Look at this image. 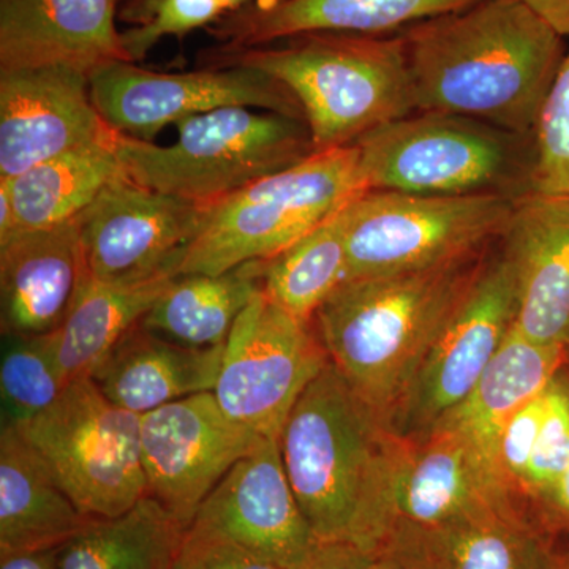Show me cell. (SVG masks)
I'll use <instances>...</instances> for the list:
<instances>
[{
  "mask_svg": "<svg viewBox=\"0 0 569 569\" xmlns=\"http://www.w3.org/2000/svg\"><path fill=\"white\" fill-rule=\"evenodd\" d=\"M415 110L533 137L567 37L519 0H481L399 32Z\"/></svg>",
  "mask_w": 569,
  "mask_h": 569,
  "instance_id": "obj_1",
  "label": "cell"
},
{
  "mask_svg": "<svg viewBox=\"0 0 569 569\" xmlns=\"http://www.w3.org/2000/svg\"><path fill=\"white\" fill-rule=\"evenodd\" d=\"M496 242L432 268L346 280L313 316L329 361L388 427Z\"/></svg>",
  "mask_w": 569,
  "mask_h": 569,
  "instance_id": "obj_2",
  "label": "cell"
},
{
  "mask_svg": "<svg viewBox=\"0 0 569 569\" xmlns=\"http://www.w3.org/2000/svg\"><path fill=\"white\" fill-rule=\"evenodd\" d=\"M282 41L247 50L216 48L203 66L252 67L282 82L301 103L316 151L353 146L417 111L399 32H316Z\"/></svg>",
  "mask_w": 569,
  "mask_h": 569,
  "instance_id": "obj_3",
  "label": "cell"
},
{
  "mask_svg": "<svg viewBox=\"0 0 569 569\" xmlns=\"http://www.w3.org/2000/svg\"><path fill=\"white\" fill-rule=\"evenodd\" d=\"M389 430L331 361L291 408L279 437L280 456L320 541L353 538Z\"/></svg>",
  "mask_w": 569,
  "mask_h": 569,
  "instance_id": "obj_4",
  "label": "cell"
},
{
  "mask_svg": "<svg viewBox=\"0 0 569 569\" xmlns=\"http://www.w3.org/2000/svg\"><path fill=\"white\" fill-rule=\"evenodd\" d=\"M356 146L317 151L238 192L200 204L176 276H219L264 261L366 192Z\"/></svg>",
  "mask_w": 569,
  "mask_h": 569,
  "instance_id": "obj_5",
  "label": "cell"
},
{
  "mask_svg": "<svg viewBox=\"0 0 569 569\" xmlns=\"http://www.w3.org/2000/svg\"><path fill=\"white\" fill-rule=\"evenodd\" d=\"M367 190L415 194L533 192V137L477 119L415 111L355 142Z\"/></svg>",
  "mask_w": 569,
  "mask_h": 569,
  "instance_id": "obj_6",
  "label": "cell"
},
{
  "mask_svg": "<svg viewBox=\"0 0 569 569\" xmlns=\"http://www.w3.org/2000/svg\"><path fill=\"white\" fill-rule=\"evenodd\" d=\"M170 146L122 137L118 151L134 182L208 204L279 173L316 151L306 121L279 112L227 107L176 123Z\"/></svg>",
  "mask_w": 569,
  "mask_h": 569,
  "instance_id": "obj_7",
  "label": "cell"
},
{
  "mask_svg": "<svg viewBox=\"0 0 569 569\" xmlns=\"http://www.w3.org/2000/svg\"><path fill=\"white\" fill-rule=\"evenodd\" d=\"M503 493L512 492L466 433L438 426L429 436L403 438L389 430L351 542L376 556Z\"/></svg>",
  "mask_w": 569,
  "mask_h": 569,
  "instance_id": "obj_8",
  "label": "cell"
},
{
  "mask_svg": "<svg viewBox=\"0 0 569 569\" xmlns=\"http://www.w3.org/2000/svg\"><path fill=\"white\" fill-rule=\"evenodd\" d=\"M518 200L366 190L343 208L347 280L418 271L481 252L503 234Z\"/></svg>",
  "mask_w": 569,
  "mask_h": 569,
  "instance_id": "obj_9",
  "label": "cell"
},
{
  "mask_svg": "<svg viewBox=\"0 0 569 569\" xmlns=\"http://www.w3.org/2000/svg\"><path fill=\"white\" fill-rule=\"evenodd\" d=\"M17 429L86 518H116L148 496L140 415L112 403L91 378L71 381L54 406Z\"/></svg>",
  "mask_w": 569,
  "mask_h": 569,
  "instance_id": "obj_10",
  "label": "cell"
},
{
  "mask_svg": "<svg viewBox=\"0 0 569 569\" xmlns=\"http://www.w3.org/2000/svg\"><path fill=\"white\" fill-rule=\"evenodd\" d=\"M328 362L312 323L288 313L261 288L228 336L212 392L231 421L279 438L299 396Z\"/></svg>",
  "mask_w": 569,
  "mask_h": 569,
  "instance_id": "obj_11",
  "label": "cell"
},
{
  "mask_svg": "<svg viewBox=\"0 0 569 569\" xmlns=\"http://www.w3.org/2000/svg\"><path fill=\"white\" fill-rule=\"evenodd\" d=\"M516 316L515 272L498 239L470 290L427 350L389 429L403 438L429 436L470 395L515 328Z\"/></svg>",
  "mask_w": 569,
  "mask_h": 569,
  "instance_id": "obj_12",
  "label": "cell"
},
{
  "mask_svg": "<svg viewBox=\"0 0 569 569\" xmlns=\"http://www.w3.org/2000/svg\"><path fill=\"white\" fill-rule=\"evenodd\" d=\"M91 96L112 130L141 141H152L170 123L227 107L279 112L306 121L290 89L252 67L163 73L118 61L93 71Z\"/></svg>",
  "mask_w": 569,
  "mask_h": 569,
  "instance_id": "obj_13",
  "label": "cell"
},
{
  "mask_svg": "<svg viewBox=\"0 0 569 569\" xmlns=\"http://www.w3.org/2000/svg\"><path fill=\"white\" fill-rule=\"evenodd\" d=\"M198 216L200 204L119 176L74 220L86 277L108 283L174 277Z\"/></svg>",
  "mask_w": 569,
  "mask_h": 569,
  "instance_id": "obj_14",
  "label": "cell"
},
{
  "mask_svg": "<svg viewBox=\"0 0 569 569\" xmlns=\"http://www.w3.org/2000/svg\"><path fill=\"white\" fill-rule=\"evenodd\" d=\"M263 438L231 421L213 392L183 397L141 415L148 496L189 529L206 497Z\"/></svg>",
  "mask_w": 569,
  "mask_h": 569,
  "instance_id": "obj_15",
  "label": "cell"
},
{
  "mask_svg": "<svg viewBox=\"0 0 569 569\" xmlns=\"http://www.w3.org/2000/svg\"><path fill=\"white\" fill-rule=\"evenodd\" d=\"M116 134L93 104L84 71L67 66L0 70V178H18Z\"/></svg>",
  "mask_w": 569,
  "mask_h": 569,
  "instance_id": "obj_16",
  "label": "cell"
},
{
  "mask_svg": "<svg viewBox=\"0 0 569 569\" xmlns=\"http://www.w3.org/2000/svg\"><path fill=\"white\" fill-rule=\"evenodd\" d=\"M189 529L230 539L284 569L298 568L320 542L284 473L279 438H263L224 475Z\"/></svg>",
  "mask_w": 569,
  "mask_h": 569,
  "instance_id": "obj_17",
  "label": "cell"
},
{
  "mask_svg": "<svg viewBox=\"0 0 569 569\" xmlns=\"http://www.w3.org/2000/svg\"><path fill=\"white\" fill-rule=\"evenodd\" d=\"M500 247L515 272V329L542 346L569 347V194L516 201Z\"/></svg>",
  "mask_w": 569,
  "mask_h": 569,
  "instance_id": "obj_18",
  "label": "cell"
},
{
  "mask_svg": "<svg viewBox=\"0 0 569 569\" xmlns=\"http://www.w3.org/2000/svg\"><path fill=\"white\" fill-rule=\"evenodd\" d=\"M122 0H0V70L67 66L91 74L130 61L116 18Z\"/></svg>",
  "mask_w": 569,
  "mask_h": 569,
  "instance_id": "obj_19",
  "label": "cell"
},
{
  "mask_svg": "<svg viewBox=\"0 0 569 569\" xmlns=\"http://www.w3.org/2000/svg\"><path fill=\"white\" fill-rule=\"evenodd\" d=\"M481 0H258L213 22L224 50H247L316 32L389 36Z\"/></svg>",
  "mask_w": 569,
  "mask_h": 569,
  "instance_id": "obj_20",
  "label": "cell"
},
{
  "mask_svg": "<svg viewBox=\"0 0 569 569\" xmlns=\"http://www.w3.org/2000/svg\"><path fill=\"white\" fill-rule=\"evenodd\" d=\"M77 222L14 236L0 247L2 335L50 336L86 282Z\"/></svg>",
  "mask_w": 569,
  "mask_h": 569,
  "instance_id": "obj_21",
  "label": "cell"
},
{
  "mask_svg": "<svg viewBox=\"0 0 569 569\" xmlns=\"http://www.w3.org/2000/svg\"><path fill=\"white\" fill-rule=\"evenodd\" d=\"M380 552L396 553L417 569H553L559 560L512 493L490 498Z\"/></svg>",
  "mask_w": 569,
  "mask_h": 569,
  "instance_id": "obj_22",
  "label": "cell"
},
{
  "mask_svg": "<svg viewBox=\"0 0 569 569\" xmlns=\"http://www.w3.org/2000/svg\"><path fill=\"white\" fill-rule=\"evenodd\" d=\"M223 347L197 350L178 346L138 323L89 378L112 403L141 417L183 397L212 392Z\"/></svg>",
  "mask_w": 569,
  "mask_h": 569,
  "instance_id": "obj_23",
  "label": "cell"
},
{
  "mask_svg": "<svg viewBox=\"0 0 569 569\" xmlns=\"http://www.w3.org/2000/svg\"><path fill=\"white\" fill-rule=\"evenodd\" d=\"M13 426L0 432V553L59 549L89 522Z\"/></svg>",
  "mask_w": 569,
  "mask_h": 569,
  "instance_id": "obj_24",
  "label": "cell"
},
{
  "mask_svg": "<svg viewBox=\"0 0 569 569\" xmlns=\"http://www.w3.org/2000/svg\"><path fill=\"white\" fill-rule=\"evenodd\" d=\"M567 348L542 346L512 328L470 395L436 427L466 433L493 463L501 430L520 408L552 385L561 372Z\"/></svg>",
  "mask_w": 569,
  "mask_h": 569,
  "instance_id": "obj_25",
  "label": "cell"
},
{
  "mask_svg": "<svg viewBox=\"0 0 569 569\" xmlns=\"http://www.w3.org/2000/svg\"><path fill=\"white\" fill-rule=\"evenodd\" d=\"M119 140L118 133L89 142L37 164L18 178L6 179L13 203L14 236L77 220L108 183L126 173Z\"/></svg>",
  "mask_w": 569,
  "mask_h": 569,
  "instance_id": "obj_26",
  "label": "cell"
},
{
  "mask_svg": "<svg viewBox=\"0 0 569 569\" xmlns=\"http://www.w3.org/2000/svg\"><path fill=\"white\" fill-rule=\"evenodd\" d=\"M261 288L260 261L219 276H178L140 323L178 346L223 347L236 320Z\"/></svg>",
  "mask_w": 569,
  "mask_h": 569,
  "instance_id": "obj_27",
  "label": "cell"
},
{
  "mask_svg": "<svg viewBox=\"0 0 569 569\" xmlns=\"http://www.w3.org/2000/svg\"><path fill=\"white\" fill-rule=\"evenodd\" d=\"M174 277L132 283L86 279L51 343L67 383L91 377L108 351L140 323Z\"/></svg>",
  "mask_w": 569,
  "mask_h": 569,
  "instance_id": "obj_28",
  "label": "cell"
},
{
  "mask_svg": "<svg viewBox=\"0 0 569 569\" xmlns=\"http://www.w3.org/2000/svg\"><path fill=\"white\" fill-rule=\"evenodd\" d=\"M186 527L146 496L121 516L91 519L58 549L61 569H171Z\"/></svg>",
  "mask_w": 569,
  "mask_h": 569,
  "instance_id": "obj_29",
  "label": "cell"
},
{
  "mask_svg": "<svg viewBox=\"0 0 569 569\" xmlns=\"http://www.w3.org/2000/svg\"><path fill=\"white\" fill-rule=\"evenodd\" d=\"M343 208L283 252L260 261L266 296L305 323H312L320 306L347 280Z\"/></svg>",
  "mask_w": 569,
  "mask_h": 569,
  "instance_id": "obj_30",
  "label": "cell"
},
{
  "mask_svg": "<svg viewBox=\"0 0 569 569\" xmlns=\"http://www.w3.org/2000/svg\"><path fill=\"white\" fill-rule=\"evenodd\" d=\"M69 385L59 369L51 336L2 335V426L18 427L39 417Z\"/></svg>",
  "mask_w": 569,
  "mask_h": 569,
  "instance_id": "obj_31",
  "label": "cell"
},
{
  "mask_svg": "<svg viewBox=\"0 0 569 569\" xmlns=\"http://www.w3.org/2000/svg\"><path fill=\"white\" fill-rule=\"evenodd\" d=\"M533 141V192L569 194V43L539 111Z\"/></svg>",
  "mask_w": 569,
  "mask_h": 569,
  "instance_id": "obj_32",
  "label": "cell"
},
{
  "mask_svg": "<svg viewBox=\"0 0 569 569\" xmlns=\"http://www.w3.org/2000/svg\"><path fill=\"white\" fill-rule=\"evenodd\" d=\"M228 14L222 0H146L123 17L137 22L121 33L130 61L140 62L164 37H182Z\"/></svg>",
  "mask_w": 569,
  "mask_h": 569,
  "instance_id": "obj_33",
  "label": "cell"
},
{
  "mask_svg": "<svg viewBox=\"0 0 569 569\" xmlns=\"http://www.w3.org/2000/svg\"><path fill=\"white\" fill-rule=\"evenodd\" d=\"M569 468V378L559 373L549 387V408L518 496L539 503Z\"/></svg>",
  "mask_w": 569,
  "mask_h": 569,
  "instance_id": "obj_34",
  "label": "cell"
},
{
  "mask_svg": "<svg viewBox=\"0 0 569 569\" xmlns=\"http://www.w3.org/2000/svg\"><path fill=\"white\" fill-rule=\"evenodd\" d=\"M548 408L549 388L526 407L520 408L498 437L493 463L501 482L515 493V497L518 496L520 485L526 478Z\"/></svg>",
  "mask_w": 569,
  "mask_h": 569,
  "instance_id": "obj_35",
  "label": "cell"
},
{
  "mask_svg": "<svg viewBox=\"0 0 569 569\" xmlns=\"http://www.w3.org/2000/svg\"><path fill=\"white\" fill-rule=\"evenodd\" d=\"M171 569H284L230 539L187 529Z\"/></svg>",
  "mask_w": 569,
  "mask_h": 569,
  "instance_id": "obj_36",
  "label": "cell"
},
{
  "mask_svg": "<svg viewBox=\"0 0 569 569\" xmlns=\"http://www.w3.org/2000/svg\"><path fill=\"white\" fill-rule=\"evenodd\" d=\"M373 557L351 541H320L295 569H370Z\"/></svg>",
  "mask_w": 569,
  "mask_h": 569,
  "instance_id": "obj_37",
  "label": "cell"
},
{
  "mask_svg": "<svg viewBox=\"0 0 569 569\" xmlns=\"http://www.w3.org/2000/svg\"><path fill=\"white\" fill-rule=\"evenodd\" d=\"M546 526L556 527L569 535V468L556 488L539 501L538 507Z\"/></svg>",
  "mask_w": 569,
  "mask_h": 569,
  "instance_id": "obj_38",
  "label": "cell"
},
{
  "mask_svg": "<svg viewBox=\"0 0 569 569\" xmlns=\"http://www.w3.org/2000/svg\"><path fill=\"white\" fill-rule=\"evenodd\" d=\"M0 569H61L58 549L0 553Z\"/></svg>",
  "mask_w": 569,
  "mask_h": 569,
  "instance_id": "obj_39",
  "label": "cell"
},
{
  "mask_svg": "<svg viewBox=\"0 0 569 569\" xmlns=\"http://www.w3.org/2000/svg\"><path fill=\"white\" fill-rule=\"evenodd\" d=\"M569 39V0H519Z\"/></svg>",
  "mask_w": 569,
  "mask_h": 569,
  "instance_id": "obj_40",
  "label": "cell"
},
{
  "mask_svg": "<svg viewBox=\"0 0 569 569\" xmlns=\"http://www.w3.org/2000/svg\"><path fill=\"white\" fill-rule=\"evenodd\" d=\"M14 236V211L9 182L0 179V246H6Z\"/></svg>",
  "mask_w": 569,
  "mask_h": 569,
  "instance_id": "obj_41",
  "label": "cell"
},
{
  "mask_svg": "<svg viewBox=\"0 0 569 569\" xmlns=\"http://www.w3.org/2000/svg\"><path fill=\"white\" fill-rule=\"evenodd\" d=\"M370 569H417L413 565L408 563L402 557L392 552H378L373 557L372 567Z\"/></svg>",
  "mask_w": 569,
  "mask_h": 569,
  "instance_id": "obj_42",
  "label": "cell"
},
{
  "mask_svg": "<svg viewBox=\"0 0 569 569\" xmlns=\"http://www.w3.org/2000/svg\"><path fill=\"white\" fill-rule=\"evenodd\" d=\"M222 2L227 7L228 13H233V11L244 9L246 6L258 2V0H222Z\"/></svg>",
  "mask_w": 569,
  "mask_h": 569,
  "instance_id": "obj_43",
  "label": "cell"
},
{
  "mask_svg": "<svg viewBox=\"0 0 569 569\" xmlns=\"http://www.w3.org/2000/svg\"><path fill=\"white\" fill-rule=\"evenodd\" d=\"M122 2L127 3L126 9H123V14H126L129 13V11L137 9V7H140L141 3L146 2V0H122Z\"/></svg>",
  "mask_w": 569,
  "mask_h": 569,
  "instance_id": "obj_44",
  "label": "cell"
},
{
  "mask_svg": "<svg viewBox=\"0 0 569 569\" xmlns=\"http://www.w3.org/2000/svg\"><path fill=\"white\" fill-rule=\"evenodd\" d=\"M553 569H569V556L560 557Z\"/></svg>",
  "mask_w": 569,
  "mask_h": 569,
  "instance_id": "obj_45",
  "label": "cell"
}]
</instances>
